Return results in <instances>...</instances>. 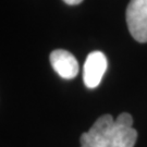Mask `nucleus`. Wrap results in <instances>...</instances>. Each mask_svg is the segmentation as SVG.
Returning <instances> with one entry per match:
<instances>
[{"mask_svg": "<svg viewBox=\"0 0 147 147\" xmlns=\"http://www.w3.org/2000/svg\"><path fill=\"white\" fill-rule=\"evenodd\" d=\"M126 23L135 40L147 42V0H130L126 8Z\"/></svg>", "mask_w": 147, "mask_h": 147, "instance_id": "f03ea898", "label": "nucleus"}, {"mask_svg": "<svg viewBox=\"0 0 147 147\" xmlns=\"http://www.w3.org/2000/svg\"><path fill=\"white\" fill-rule=\"evenodd\" d=\"M132 125L133 118L127 112L116 120L110 115L101 116L81 135V147H134L137 132Z\"/></svg>", "mask_w": 147, "mask_h": 147, "instance_id": "f257e3e1", "label": "nucleus"}, {"mask_svg": "<svg viewBox=\"0 0 147 147\" xmlns=\"http://www.w3.org/2000/svg\"><path fill=\"white\" fill-rule=\"evenodd\" d=\"M65 3H68V5H79V3H81L83 0H63Z\"/></svg>", "mask_w": 147, "mask_h": 147, "instance_id": "39448f33", "label": "nucleus"}, {"mask_svg": "<svg viewBox=\"0 0 147 147\" xmlns=\"http://www.w3.org/2000/svg\"><path fill=\"white\" fill-rule=\"evenodd\" d=\"M50 63L53 70L65 80L75 78L79 73V63L73 55L63 49L53 50L50 53Z\"/></svg>", "mask_w": 147, "mask_h": 147, "instance_id": "20e7f679", "label": "nucleus"}, {"mask_svg": "<svg viewBox=\"0 0 147 147\" xmlns=\"http://www.w3.org/2000/svg\"><path fill=\"white\" fill-rule=\"evenodd\" d=\"M108 67L107 58L101 51H93L87 56L83 68V81L87 88H95L100 84Z\"/></svg>", "mask_w": 147, "mask_h": 147, "instance_id": "7ed1b4c3", "label": "nucleus"}]
</instances>
